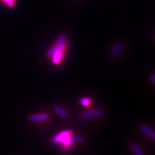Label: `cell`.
Returning <instances> with one entry per match:
<instances>
[{"instance_id": "obj_2", "label": "cell", "mask_w": 155, "mask_h": 155, "mask_svg": "<svg viewBox=\"0 0 155 155\" xmlns=\"http://www.w3.org/2000/svg\"><path fill=\"white\" fill-rule=\"evenodd\" d=\"M104 115V111L101 109H95L93 110L88 111L81 115V119L87 121L95 118L101 117Z\"/></svg>"}, {"instance_id": "obj_11", "label": "cell", "mask_w": 155, "mask_h": 155, "mask_svg": "<svg viewBox=\"0 0 155 155\" xmlns=\"http://www.w3.org/2000/svg\"><path fill=\"white\" fill-rule=\"evenodd\" d=\"M91 101L88 98H81L80 100V104L81 105H83L84 107H87L90 105Z\"/></svg>"}, {"instance_id": "obj_5", "label": "cell", "mask_w": 155, "mask_h": 155, "mask_svg": "<svg viewBox=\"0 0 155 155\" xmlns=\"http://www.w3.org/2000/svg\"><path fill=\"white\" fill-rule=\"evenodd\" d=\"M48 119V116L46 113H41L38 114H34L29 116L28 120L32 123H38L44 122Z\"/></svg>"}, {"instance_id": "obj_7", "label": "cell", "mask_w": 155, "mask_h": 155, "mask_svg": "<svg viewBox=\"0 0 155 155\" xmlns=\"http://www.w3.org/2000/svg\"><path fill=\"white\" fill-rule=\"evenodd\" d=\"M140 130H142V132L148 137L149 138H151L153 140H155V134L154 133L153 131V130L149 128L147 126L145 125H142L140 126Z\"/></svg>"}, {"instance_id": "obj_13", "label": "cell", "mask_w": 155, "mask_h": 155, "mask_svg": "<svg viewBox=\"0 0 155 155\" xmlns=\"http://www.w3.org/2000/svg\"><path fill=\"white\" fill-rule=\"evenodd\" d=\"M151 83L153 84H154V83H155V74H153L151 76Z\"/></svg>"}, {"instance_id": "obj_6", "label": "cell", "mask_w": 155, "mask_h": 155, "mask_svg": "<svg viewBox=\"0 0 155 155\" xmlns=\"http://www.w3.org/2000/svg\"><path fill=\"white\" fill-rule=\"evenodd\" d=\"M122 52V46L119 43H115L110 51V55L113 58H118Z\"/></svg>"}, {"instance_id": "obj_1", "label": "cell", "mask_w": 155, "mask_h": 155, "mask_svg": "<svg viewBox=\"0 0 155 155\" xmlns=\"http://www.w3.org/2000/svg\"><path fill=\"white\" fill-rule=\"evenodd\" d=\"M72 137L69 130H64L60 134L56 135L52 138V142L54 144H60L62 147L68 148L72 144Z\"/></svg>"}, {"instance_id": "obj_14", "label": "cell", "mask_w": 155, "mask_h": 155, "mask_svg": "<svg viewBox=\"0 0 155 155\" xmlns=\"http://www.w3.org/2000/svg\"><path fill=\"white\" fill-rule=\"evenodd\" d=\"M13 1H14V2H15V1H16V0H13Z\"/></svg>"}, {"instance_id": "obj_8", "label": "cell", "mask_w": 155, "mask_h": 155, "mask_svg": "<svg viewBox=\"0 0 155 155\" xmlns=\"http://www.w3.org/2000/svg\"><path fill=\"white\" fill-rule=\"evenodd\" d=\"M52 108H53V110L55 111V113L59 115L62 118L67 119L68 118H69V116H68L67 113L60 106L58 105H53Z\"/></svg>"}, {"instance_id": "obj_3", "label": "cell", "mask_w": 155, "mask_h": 155, "mask_svg": "<svg viewBox=\"0 0 155 155\" xmlns=\"http://www.w3.org/2000/svg\"><path fill=\"white\" fill-rule=\"evenodd\" d=\"M67 39V37L65 35H60L59 36V38L57 39V40H56V43H54V45H53V47H52L47 52V53H46L47 56L48 58H51V56H52L53 54H54V52L56 51L57 48L59 47L61 45H62L63 43H65Z\"/></svg>"}, {"instance_id": "obj_9", "label": "cell", "mask_w": 155, "mask_h": 155, "mask_svg": "<svg viewBox=\"0 0 155 155\" xmlns=\"http://www.w3.org/2000/svg\"><path fill=\"white\" fill-rule=\"evenodd\" d=\"M129 148L135 155H144L143 152L142 151L141 149H140L137 145L134 143H130L129 144Z\"/></svg>"}, {"instance_id": "obj_12", "label": "cell", "mask_w": 155, "mask_h": 155, "mask_svg": "<svg viewBox=\"0 0 155 155\" xmlns=\"http://www.w3.org/2000/svg\"><path fill=\"white\" fill-rule=\"evenodd\" d=\"M2 1L5 3L9 8H13L14 6V2L13 0H2Z\"/></svg>"}, {"instance_id": "obj_10", "label": "cell", "mask_w": 155, "mask_h": 155, "mask_svg": "<svg viewBox=\"0 0 155 155\" xmlns=\"http://www.w3.org/2000/svg\"><path fill=\"white\" fill-rule=\"evenodd\" d=\"M72 143H82L84 142V138H82L80 136H77V137H74V136H72Z\"/></svg>"}, {"instance_id": "obj_4", "label": "cell", "mask_w": 155, "mask_h": 155, "mask_svg": "<svg viewBox=\"0 0 155 155\" xmlns=\"http://www.w3.org/2000/svg\"><path fill=\"white\" fill-rule=\"evenodd\" d=\"M65 48H66V45L64 43L57 48L56 51L54 52V54H53L52 56H51L52 61L53 64L57 65L60 62L62 58L63 52H64V51L65 50Z\"/></svg>"}]
</instances>
